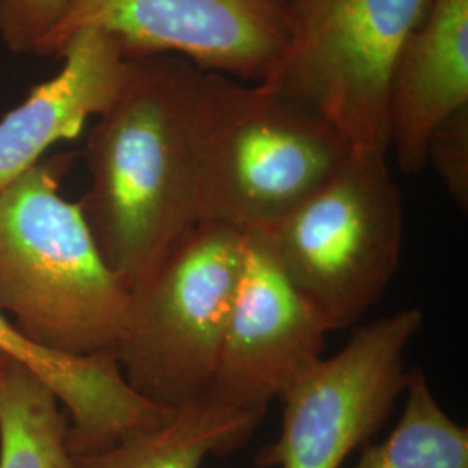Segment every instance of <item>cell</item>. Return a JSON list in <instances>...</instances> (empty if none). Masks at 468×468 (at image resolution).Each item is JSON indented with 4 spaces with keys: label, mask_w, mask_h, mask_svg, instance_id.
<instances>
[{
    "label": "cell",
    "mask_w": 468,
    "mask_h": 468,
    "mask_svg": "<svg viewBox=\"0 0 468 468\" xmlns=\"http://www.w3.org/2000/svg\"><path fill=\"white\" fill-rule=\"evenodd\" d=\"M201 69L179 56L131 59L85 137L79 200L102 261L131 292L198 222L193 118Z\"/></svg>",
    "instance_id": "1"
},
{
    "label": "cell",
    "mask_w": 468,
    "mask_h": 468,
    "mask_svg": "<svg viewBox=\"0 0 468 468\" xmlns=\"http://www.w3.org/2000/svg\"><path fill=\"white\" fill-rule=\"evenodd\" d=\"M75 153H54L0 193V313L35 344L69 356L115 354L131 292L106 266L79 201L61 185Z\"/></svg>",
    "instance_id": "2"
},
{
    "label": "cell",
    "mask_w": 468,
    "mask_h": 468,
    "mask_svg": "<svg viewBox=\"0 0 468 468\" xmlns=\"http://www.w3.org/2000/svg\"><path fill=\"white\" fill-rule=\"evenodd\" d=\"M193 153L198 218L253 229L307 198L352 148L302 101L261 82L203 71Z\"/></svg>",
    "instance_id": "3"
},
{
    "label": "cell",
    "mask_w": 468,
    "mask_h": 468,
    "mask_svg": "<svg viewBox=\"0 0 468 468\" xmlns=\"http://www.w3.org/2000/svg\"><path fill=\"white\" fill-rule=\"evenodd\" d=\"M328 332L380 301L401 257L404 210L385 154L356 153L307 198L253 228Z\"/></svg>",
    "instance_id": "4"
},
{
    "label": "cell",
    "mask_w": 468,
    "mask_h": 468,
    "mask_svg": "<svg viewBox=\"0 0 468 468\" xmlns=\"http://www.w3.org/2000/svg\"><path fill=\"white\" fill-rule=\"evenodd\" d=\"M245 249V229L200 220L131 290L117 359L127 384L168 410L207 399Z\"/></svg>",
    "instance_id": "5"
},
{
    "label": "cell",
    "mask_w": 468,
    "mask_h": 468,
    "mask_svg": "<svg viewBox=\"0 0 468 468\" xmlns=\"http://www.w3.org/2000/svg\"><path fill=\"white\" fill-rule=\"evenodd\" d=\"M431 2L290 0L288 48L261 84L314 108L352 151L387 154L388 79Z\"/></svg>",
    "instance_id": "6"
},
{
    "label": "cell",
    "mask_w": 468,
    "mask_h": 468,
    "mask_svg": "<svg viewBox=\"0 0 468 468\" xmlns=\"http://www.w3.org/2000/svg\"><path fill=\"white\" fill-rule=\"evenodd\" d=\"M417 307L377 319L321 359L283 398L280 437L255 456L259 468H340L388 419L408 384L404 354L419 334Z\"/></svg>",
    "instance_id": "7"
},
{
    "label": "cell",
    "mask_w": 468,
    "mask_h": 468,
    "mask_svg": "<svg viewBox=\"0 0 468 468\" xmlns=\"http://www.w3.org/2000/svg\"><path fill=\"white\" fill-rule=\"evenodd\" d=\"M87 28L113 35L134 58L179 56L207 71L264 82L292 35L290 0H69L35 56L59 58Z\"/></svg>",
    "instance_id": "8"
},
{
    "label": "cell",
    "mask_w": 468,
    "mask_h": 468,
    "mask_svg": "<svg viewBox=\"0 0 468 468\" xmlns=\"http://www.w3.org/2000/svg\"><path fill=\"white\" fill-rule=\"evenodd\" d=\"M328 330L286 280L253 229L207 399L266 415L323 359Z\"/></svg>",
    "instance_id": "9"
},
{
    "label": "cell",
    "mask_w": 468,
    "mask_h": 468,
    "mask_svg": "<svg viewBox=\"0 0 468 468\" xmlns=\"http://www.w3.org/2000/svg\"><path fill=\"white\" fill-rule=\"evenodd\" d=\"M59 58L61 71L0 120V193L54 144L82 134L85 123L117 98L131 69L117 38L96 28L73 35Z\"/></svg>",
    "instance_id": "10"
},
{
    "label": "cell",
    "mask_w": 468,
    "mask_h": 468,
    "mask_svg": "<svg viewBox=\"0 0 468 468\" xmlns=\"http://www.w3.org/2000/svg\"><path fill=\"white\" fill-rule=\"evenodd\" d=\"M468 106V0H432L404 42L388 79V150L402 174L427 167L435 127Z\"/></svg>",
    "instance_id": "11"
},
{
    "label": "cell",
    "mask_w": 468,
    "mask_h": 468,
    "mask_svg": "<svg viewBox=\"0 0 468 468\" xmlns=\"http://www.w3.org/2000/svg\"><path fill=\"white\" fill-rule=\"evenodd\" d=\"M0 352L35 373L65 406L68 450L85 456L165 425L176 410L148 401L127 384L115 354L50 351L0 313Z\"/></svg>",
    "instance_id": "12"
},
{
    "label": "cell",
    "mask_w": 468,
    "mask_h": 468,
    "mask_svg": "<svg viewBox=\"0 0 468 468\" xmlns=\"http://www.w3.org/2000/svg\"><path fill=\"white\" fill-rule=\"evenodd\" d=\"M262 415L212 399L176 410L165 425L133 435L104 452L73 456L75 468H201L208 456H226L250 442Z\"/></svg>",
    "instance_id": "13"
},
{
    "label": "cell",
    "mask_w": 468,
    "mask_h": 468,
    "mask_svg": "<svg viewBox=\"0 0 468 468\" xmlns=\"http://www.w3.org/2000/svg\"><path fill=\"white\" fill-rule=\"evenodd\" d=\"M59 404L35 373L9 361L0 375V468H75Z\"/></svg>",
    "instance_id": "14"
},
{
    "label": "cell",
    "mask_w": 468,
    "mask_h": 468,
    "mask_svg": "<svg viewBox=\"0 0 468 468\" xmlns=\"http://www.w3.org/2000/svg\"><path fill=\"white\" fill-rule=\"evenodd\" d=\"M406 406L392 434L367 444L354 468H468V431L442 410L420 367L410 369Z\"/></svg>",
    "instance_id": "15"
},
{
    "label": "cell",
    "mask_w": 468,
    "mask_h": 468,
    "mask_svg": "<svg viewBox=\"0 0 468 468\" xmlns=\"http://www.w3.org/2000/svg\"><path fill=\"white\" fill-rule=\"evenodd\" d=\"M427 164L434 167L454 203L468 207V106L442 120L427 141Z\"/></svg>",
    "instance_id": "16"
},
{
    "label": "cell",
    "mask_w": 468,
    "mask_h": 468,
    "mask_svg": "<svg viewBox=\"0 0 468 468\" xmlns=\"http://www.w3.org/2000/svg\"><path fill=\"white\" fill-rule=\"evenodd\" d=\"M69 0H0V38L15 54H35Z\"/></svg>",
    "instance_id": "17"
},
{
    "label": "cell",
    "mask_w": 468,
    "mask_h": 468,
    "mask_svg": "<svg viewBox=\"0 0 468 468\" xmlns=\"http://www.w3.org/2000/svg\"><path fill=\"white\" fill-rule=\"evenodd\" d=\"M9 361H13L9 356H5L4 352H0V375H2V371L5 369V367L9 365Z\"/></svg>",
    "instance_id": "18"
}]
</instances>
